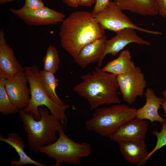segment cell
Here are the masks:
<instances>
[{
  "label": "cell",
  "instance_id": "obj_1",
  "mask_svg": "<svg viewBox=\"0 0 166 166\" xmlns=\"http://www.w3.org/2000/svg\"><path fill=\"white\" fill-rule=\"evenodd\" d=\"M92 12L77 11L62 22L59 33L62 47L74 59L85 45L106 36Z\"/></svg>",
  "mask_w": 166,
  "mask_h": 166
},
{
  "label": "cell",
  "instance_id": "obj_2",
  "mask_svg": "<svg viewBox=\"0 0 166 166\" xmlns=\"http://www.w3.org/2000/svg\"><path fill=\"white\" fill-rule=\"evenodd\" d=\"M81 79L82 81L73 90L87 101L90 111L103 105L121 103L116 76L98 66L92 72L81 75Z\"/></svg>",
  "mask_w": 166,
  "mask_h": 166
},
{
  "label": "cell",
  "instance_id": "obj_3",
  "mask_svg": "<svg viewBox=\"0 0 166 166\" xmlns=\"http://www.w3.org/2000/svg\"><path fill=\"white\" fill-rule=\"evenodd\" d=\"M38 110L41 118L38 120L32 113L23 109H20L18 112L27 136L28 146L31 151L36 153L39 152L42 147L55 142L57 139L56 132L63 128L57 119L53 114H49L47 109L41 106Z\"/></svg>",
  "mask_w": 166,
  "mask_h": 166
},
{
  "label": "cell",
  "instance_id": "obj_4",
  "mask_svg": "<svg viewBox=\"0 0 166 166\" xmlns=\"http://www.w3.org/2000/svg\"><path fill=\"white\" fill-rule=\"evenodd\" d=\"M24 71L29 84L31 97L27 106L24 110L32 113L36 120H39L41 116L39 106H45L59 121L63 128L65 127L67 117L65 111L70 105H60L53 101L44 89L40 79L39 69L36 65L24 67Z\"/></svg>",
  "mask_w": 166,
  "mask_h": 166
},
{
  "label": "cell",
  "instance_id": "obj_5",
  "mask_svg": "<svg viewBox=\"0 0 166 166\" xmlns=\"http://www.w3.org/2000/svg\"><path fill=\"white\" fill-rule=\"evenodd\" d=\"M136 109L128 105L117 104L97 109L85 121L87 130L109 137L123 124L136 117Z\"/></svg>",
  "mask_w": 166,
  "mask_h": 166
},
{
  "label": "cell",
  "instance_id": "obj_6",
  "mask_svg": "<svg viewBox=\"0 0 166 166\" xmlns=\"http://www.w3.org/2000/svg\"><path fill=\"white\" fill-rule=\"evenodd\" d=\"M63 128L58 130L59 137L55 142L42 147L39 152L54 159L56 161L55 166H59L64 162L79 165L82 158L91 154V145L86 142L78 143L73 141L66 135Z\"/></svg>",
  "mask_w": 166,
  "mask_h": 166
},
{
  "label": "cell",
  "instance_id": "obj_7",
  "mask_svg": "<svg viewBox=\"0 0 166 166\" xmlns=\"http://www.w3.org/2000/svg\"><path fill=\"white\" fill-rule=\"evenodd\" d=\"M94 16L97 22L105 30L117 33L125 28H131L146 33L156 35L162 34L160 32L148 30L136 25L111 0Z\"/></svg>",
  "mask_w": 166,
  "mask_h": 166
},
{
  "label": "cell",
  "instance_id": "obj_8",
  "mask_svg": "<svg viewBox=\"0 0 166 166\" xmlns=\"http://www.w3.org/2000/svg\"><path fill=\"white\" fill-rule=\"evenodd\" d=\"M117 79L122 98L129 105L143 96L147 82L139 67L136 66L132 72L117 76Z\"/></svg>",
  "mask_w": 166,
  "mask_h": 166
},
{
  "label": "cell",
  "instance_id": "obj_9",
  "mask_svg": "<svg viewBox=\"0 0 166 166\" xmlns=\"http://www.w3.org/2000/svg\"><path fill=\"white\" fill-rule=\"evenodd\" d=\"M10 11L26 24L35 26L55 25L62 22L65 15L46 6L36 10H30L23 6L18 9L12 8Z\"/></svg>",
  "mask_w": 166,
  "mask_h": 166
},
{
  "label": "cell",
  "instance_id": "obj_10",
  "mask_svg": "<svg viewBox=\"0 0 166 166\" xmlns=\"http://www.w3.org/2000/svg\"><path fill=\"white\" fill-rule=\"evenodd\" d=\"M135 30L131 28L124 29L117 33L116 35L106 40L105 50L98 61L100 67L106 56L109 54L116 56L128 45L135 43L139 45H149L151 43L144 40L136 34Z\"/></svg>",
  "mask_w": 166,
  "mask_h": 166
},
{
  "label": "cell",
  "instance_id": "obj_11",
  "mask_svg": "<svg viewBox=\"0 0 166 166\" xmlns=\"http://www.w3.org/2000/svg\"><path fill=\"white\" fill-rule=\"evenodd\" d=\"M28 82L24 70L11 78H6L5 81V89L10 99L20 109L27 106L30 99Z\"/></svg>",
  "mask_w": 166,
  "mask_h": 166
},
{
  "label": "cell",
  "instance_id": "obj_12",
  "mask_svg": "<svg viewBox=\"0 0 166 166\" xmlns=\"http://www.w3.org/2000/svg\"><path fill=\"white\" fill-rule=\"evenodd\" d=\"M148 123L145 120L136 117L119 128L109 137L114 142L145 140Z\"/></svg>",
  "mask_w": 166,
  "mask_h": 166
},
{
  "label": "cell",
  "instance_id": "obj_13",
  "mask_svg": "<svg viewBox=\"0 0 166 166\" xmlns=\"http://www.w3.org/2000/svg\"><path fill=\"white\" fill-rule=\"evenodd\" d=\"M24 67L17 60L12 48L7 43L3 29L0 30V74L6 78H11Z\"/></svg>",
  "mask_w": 166,
  "mask_h": 166
},
{
  "label": "cell",
  "instance_id": "obj_14",
  "mask_svg": "<svg viewBox=\"0 0 166 166\" xmlns=\"http://www.w3.org/2000/svg\"><path fill=\"white\" fill-rule=\"evenodd\" d=\"M144 95L146 103L142 107L136 109V117L148 120L151 122L158 121L162 123L164 122L166 119L162 118L158 112L164 101V98L158 97L154 90L150 88H147Z\"/></svg>",
  "mask_w": 166,
  "mask_h": 166
},
{
  "label": "cell",
  "instance_id": "obj_15",
  "mask_svg": "<svg viewBox=\"0 0 166 166\" xmlns=\"http://www.w3.org/2000/svg\"><path fill=\"white\" fill-rule=\"evenodd\" d=\"M106 40V36L85 45L74 59L76 63L85 69L89 64L98 62L104 52Z\"/></svg>",
  "mask_w": 166,
  "mask_h": 166
},
{
  "label": "cell",
  "instance_id": "obj_16",
  "mask_svg": "<svg viewBox=\"0 0 166 166\" xmlns=\"http://www.w3.org/2000/svg\"><path fill=\"white\" fill-rule=\"evenodd\" d=\"M118 143L122 156L131 164H138L148 154L145 140L124 141Z\"/></svg>",
  "mask_w": 166,
  "mask_h": 166
},
{
  "label": "cell",
  "instance_id": "obj_17",
  "mask_svg": "<svg viewBox=\"0 0 166 166\" xmlns=\"http://www.w3.org/2000/svg\"><path fill=\"white\" fill-rule=\"evenodd\" d=\"M122 11L127 10L143 16L158 14L157 0H113Z\"/></svg>",
  "mask_w": 166,
  "mask_h": 166
},
{
  "label": "cell",
  "instance_id": "obj_18",
  "mask_svg": "<svg viewBox=\"0 0 166 166\" xmlns=\"http://www.w3.org/2000/svg\"><path fill=\"white\" fill-rule=\"evenodd\" d=\"M0 141L5 142L14 148L19 157L18 160L13 159L10 164L11 166H22L26 164H32L38 166H45L46 165L34 160L28 156L24 150L25 144L22 138L15 132L10 133L7 138L0 136Z\"/></svg>",
  "mask_w": 166,
  "mask_h": 166
},
{
  "label": "cell",
  "instance_id": "obj_19",
  "mask_svg": "<svg viewBox=\"0 0 166 166\" xmlns=\"http://www.w3.org/2000/svg\"><path fill=\"white\" fill-rule=\"evenodd\" d=\"M136 66L131 60V55L128 49L122 50L118 57L109 62L102 70L117 76L133 72Z\"/></svg>",
  "mask_w": 166,
  "mask_h": 166
},
{
  "label": "cell",
  "instance_id": "obj_20",
  "mask_svg": "<svg viewBox=\"0 0 166 166\" xmlns=\"http://www.w3.org/2000/svg\"><path fill=\"white\" fill-rule=\"evenodd\" d=\"M39 74L42 85L48 96L56 103L64 105V103L56 92V89L59 85V81L54 73L43 70L40 71Z\"/></svg>",
  "mask_w": 166,
  "mask_h": 166
},
{
  "label": "cell",
  "instance_id": "obj_21",
  "mask_svg": "<svg viewBox=\"0 0 166 166\" xmlns=\"http://www.w3.org/2000/svg\"><path fill=\"white\" fill-rule=\"evenodd\" d=\"M6 79L0 74V112L8 115L19 112L20 109L12 102L9 97L5 88Z\"/></svg>",
  "mask_w": 166,
  "mask_h": 166
},
{
  "label": "cell",
  "instance_id": "obj_22",
  "mask_svg": "<svg viewBox=\"0 0 166 166\" xmlns=\"http://www.w3.org/2000/svg\"><path fill=\"white\" fill-rule=\"evenodd\" d=\"M60 61L58 52L57 48L54 45H50L43 59V70L55 73L59 69Z\"/></svg>",
  "mask_w": 166,
  "mask_h": 166
},
{
  "label": "cell",
  "instance_id": "obj_23",
  "mask_svg": "<svg viewBox=\"0 0 166 166\" xmlns=\"http://www.w3.org/2000/svg\"><path fill=\"white\" fill-rule=\"evenodd\" d=\"M162 124V129L160 131L154 130L152 132L153 135L157 138L156 145L153 149L146 156L138 165L139 166L144 165L151 157L157 150L166 145V121Z\"/></svg>",
  "mask_w": 166,
  "mask_h": 166
},
{
  "label": "cell",
  "instance_id": "obj_24",
  "mask_svg": "<svg viewBox=\"0 0 166 166\" xmlns=\"http://www.w3.org/2000/svg\"><path fill=\"white\" fill-rule=\"evenodd\" d=\"M31 10H36L43 8L45 6L43 0H25L24 6Z\"/></svg>",
  "mask_w": 166,
  "mask_h": 166
},
{
  "label": "cell",
  "instance_id": "obj_25",
  "mask_svg": "<svg viewBox=\"0 0 166 166\" xmlns=\"http://www.w3.org/2000/svg\"><path fill=\"white\" fill-rule=\"evenodd\" d=\"M158 14L166 19V0H157Z\"/></svg>",
  "mask_w": 166,
  "mask_h": 166
},
{
  "label": "cell",
  "instance_id": "obj_26",
  "mask_svg": "<svg viewBox=\"0 0 166 166\" xmlns=\"http://www.w3.org/2000/svg\"><path fill=\"white\" fill-rule=\"evenodd\" d=\"M110 0H97L92 13L95 14L102 9L108 4Z\"/></svg>",
  "mask_w": 166,
  "mask_h": 166
},
{
  "label": "cell",
  "instance_id": "obj_27",
  "mask_svg": "<svg viewBox=\"0 0 166 166\" xmlns=\"http://www.w3.org/2000/svg\"><path fill=\"white\" fill-rule=\"evenodd\" d=\"M97 0H77L79 6H91L95 4Z\"/></svg>",
  "mask_w": 166,
  "mask_h": 166
},
{
  "label": "cell",
  "instance_id": "obj_28",
  "mask_svg": "<svg viewBox=\"0 0 166 166\" xmlns=\"http://www.w3.org/2000/svg\"><path fill=\"white\" fill-rule=\"evenodd\" d=\"M62 1L69 6L76 8L78 6L77 0H62Z\"/></svg>",
  "mask_w": 166,
  "mask_h": 166
},
{
  "label": "cell",
  "instance_id": "obj_29",
  "mask_svg": "<svg viewBox=\"0 0 166 166\" xmlns=\"http://www.w3.org/2000/svg\"><path fill=\"white\" fill-rule=\"evenodd\" d=\"M161 106L164 110L165 113L164 116L166 117V101L164 99Z\"/></svg>",
  "mask_w": 166,
  "mask_h": 166
},
{
  "label": "cell",
  "instance_id": "obj_30",
  "mask_svg": "<svg viewBox=\"0 0 166 166\" xmlns=\"http://www.w3.org/2000/svg\"><path fill=\"white\" fill-rule=\"evenodd\" d=\"M15 0H0V4H3L9 2H11Z\"/></svg>",
  "mask_w": 166,
  "mask_h": 166
},
{
  "label": "cell",
  "instance_id": "obj_31",
  "mask_svg": "<svg viewBox=\"0 0 166 166\" xmlns=\"http://www.w3.org/2000/svg\"><path fill=\"white\" fill-rule=\"evenodd\" d=\"M162 94L164 97V99L166 101V89L165 90L162 92Z\"/></svg>",
  "mask_w": 166,
  "mask_h": 166
}]
</instances>
